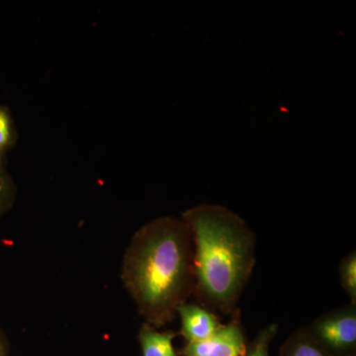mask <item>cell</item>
I'll return each mask as SVG.
<instances>
[{"instance_id": "cell-2", "label": "cell", "mask_w": 356, "mask_h": 356, "mask_svg": "<svg viewBox=\"0 0 356 356\" xmlns=\"http://www.w3.org/2000/svg\"><path fill=\"white\" fill-rule=\"evenodd\" d=\"M182 220L193 243L194 291L199 305L231 316L254 271L257 236L228 208L201 204Z\"/></svg>"}, {"instance_id": "cell-11", "label": "cell", "mask_w": 356, "mask_h": 356, "mask_svg": "<svg viewBox=\"0 0 356 356\" xmlns=\"http://www.w3.org/2000/svg\"><path fill=\"white\" fill-rule=\"evenodd\" d=\"M15 192V185L4 168L3 161H0V216L13 205Z\"/></svg>"}, {"instance_id": "cell-10", "label": "cell", "mask_w": 356, "mask_h": 356, "mask_svg": "<svg viewBox=\"0 0 356 356\" xmlns=\"http://www.w3.org/2000/svg\"><path fill=\"white\" fill-rule=\"evenodd\" d=\"M278 332L277 324H270L261 330L243 356H269V344Z\"/></svg>"}, {"instance_id": "cell-6", "label": "cell", "mask_w": 356, "mask_h": 356, "mask_svg": "<svg viewBox=\"0 0 356 356\" xmlns=\"http://www.w3.org/2000/svg\"><path fill=\"white\" fill-rule=\"evenodd\" d=\"M177 334L173 331H159L145 322L138 334L142 356H180L173 346Z\"/></svg>"}, {"instance_id": "cell-8", "label": "cell", "mask_w": 356, "mask_h": 356, "mask_svg": "<svg viewBox=\"0 0 356 356\" xmlns=\"http://www.w3.org/2000/svg\"><path fill=\"white\" fill-rule=\"evenodd\" d=\"M339 271L343 291L350 297V303L356 305V252L355 250L341 259Z\"/></svg>"}, {"instance_id": "cell-13", "label": "cell", "mask_w": 356, "mask_h": 356, "mask_svg": "<svg viewBox=\"0 0 356 356\" xmlns=\"http://www.w3.org/2000/svg\"><path fill=\"white\" fill-rule=\"evenodd\" d=\"M353 356H355V355H353Z\"/></svg>"}, {"instance_id": "cell-3", "label": "cell", "mask_w": 356, "mask_h": 356, "mask_svg": "<svg viewBox=\"0 0 356 356\" xmlns=\"http://www.w3.org/2000/svg\"><path fill=\"white\" fill-rule=\"evenodd\" d=\"M311 336L332 356H353L356 351V305L348 303L322 314L307 327Z\"/></svg>"}, {"instance_id": "cell-12", "label": "cell", "mask_w": 356, "mask_h": 356, "mask_svg": "<svg viewBox=\"0 0 356 356\" xmlns=\"http://www.w3.org/2000/svg\"><path fill=\"white\" fill-rule=\"evenodd\" d=\"M0 356H8L6 343H4L3 339H1V337H0Z\"/></svg>"}, {"instance_id": "cell-7", "label": "cell", "mask_w": 356, "mask_h": 356, "mask_svg": "<svg viewBox=\"0 0 356 356\" xmlns=\"http://www.w3.org/2000/svg\"><path fill=\"white\" fill-rule=\"evenodd\" d=\"M280 356H332L311 336L308 329L299 327L287 337Z\"/></svg>"}, {"instance_id": "cell-1", "label": "cell", "mask_w": 356, "mask_h": 356, "mask_svg": "<svg viewBox=\"0 0 356 356\" xmlns=\"http://www.w3.org/2000/svg\"><path fill=\"white\" fill-rule=\"evenodd\" d=\"M121 277L147 324L161 329L172 323L194 291L193 243L186 222L161 217L142 227L124 257Z\"/></svg>"}, {"instance_id": "cell-5", "label": "cell", "mask_w": 356, "mask_h": 356, "mask_svg": "<svg viewBox=\"0 0 356 356\" xmlns=\"http://www.w3.org/2000/svg\"><path fill=\"white\" fill-rule=\"evenodd\" d=\"M177 315L179 316L181 323L180 334L186 343H196L209 339L222 324L215 312L199 304L185 302L178 306Z\"/></svg>"}, {"instance_id": "cell-9", "label": "cell", "mask_w": 356, "mask_h": 356, "mask_svg": "<svg viewBox=\"0 0 356 356\" xmlns=\"http://www.w3.org/2000/svg\"><path fill=\"white\" fill-rule=\"evenodd\" d=\"M17 140L15 126L10 111L6 106H0V161L15 145Z\"/></svg>"}, {"instance_id": "cell-4", "label": "cell", "mask_w": 356, "mask_h": 356, "mask_svg": "<svg viewBox=\"0 0 356 356\" xmlns=\"http://www.w3.org/2000/svg\"><path fill=\"white\" fill-rule=\"evenodd\" d=\"M243 329L241 312L236 309L227 324L209 339L196 343H186L180 351V356H243L248 344Z\"/></svg>"}]
</instances>
